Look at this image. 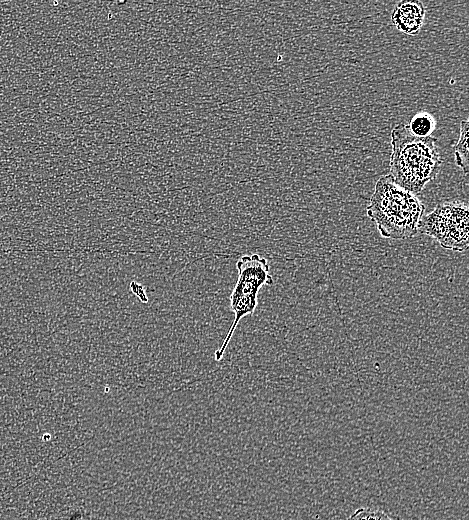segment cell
<instances>
[{"instance_id":"obj_1","label":"cell","mask_w":469,"mask_h":520,"mask_svg":"<svg viewBox=\"0 0 469 520\" xmlns=\"http://www.w3.org/2000/svg\"><path fill=\"white\" fill-rule=\"evenodd\" d=\"M441 166L436 138L417 137L406 124L394 126L391 131L389 175L397 186L417 195L435 179Z\"/></svg>"},{"instance_id":"obj_2","label":"cell","mask_w":469,"mask_h":520,"mask_svg":"<svg viewBox=\"0 0 469 520\" xmlns=\"http://www.w3.org/2000/svg\"><path fill=\"white\" fill-rule=\"evenodd\" d=\"M424 210V204L415 194L397 186L387 174L375 183L367 215L383 237L408 239L419 232Z\"/></svg>"},{"instance_id":"obj_3","label":"cell","mask_w":469,"mask_h":520,"mask_svg":"<svg viewBox=\"0 0 469 520\" xmlns=\"http://www.w3.org/2000/svg\"><path fill=\"white\" fill-rule=\"evenodd\" d=\"M236 268L238 279L230 295V308L234 314V321L223 344L214 354L216 361L222 359L240 320L254 313L258 305V293L261 287L271 286L274 283L267 259L258 254L240 257L236 262Z\"/></svg>"},{"instance_id":"obj_4","label":"cell","mask_w":469,"mask_h":520,"mask_svg":"<svg viewBox=\"0 0 469 520\" xmlns=\"http://www.w3.org/2000/svg\"><path fill=\"white\" fill-rule=\"evenodd\" d=\"M468 225L467 204L442 201L422 217L419 231L435 238L445 249L464 251L468 247Z\"/></svg>"},{"instance_id":"obj_5","label":"cell","mask_w":469,"mask_h":520,"mask_svg":"<svg viewBox=\"0 0 469 520\" xmlns=\"http://www.w3.org/2000/svg\"><path fill=\"white\" fill-rule=\"evenodd\" d=\"M426 9L418 0H403L398 2L391 14L394 26L407 35H417L423 26Z\"/></svg>"},{"instance_id":"obj_6","label":"cell","mask_w":469,"mask_h":520,"mask_svg":"<svg viewBox=\"0 0 469 520\" xmlns=\"http://www.w3.org/2000/svg\"><path fill=\"white\" fill-rule=\"evenodd\" d=\"M468 130V120H462L460 122L459 138L453 147L455 163L459 168H461L464 175H467L469 171Z\"/></svg>"},{"instance_id":"obj_7","label":"cell","mask_w":469,"mask_h":520,"mask_svg":"<svg viewBox=\"0 0 469 520\" xmlns=\"http://www.w3.org/2000/svg\"><path fill=\"white\" fill-rule=\"evenodd\" d=\"M435 126L436 121L431 114L419 112L412 117L408 128L417 137H428L435 129Z\"/></svg>"},{"instance_id":"obj_8","label":"cell","mask_w":469,"mask_h":520,"mask_svg":"<svg viewBox=\"0 0 469 520\" xmlns=\"http://www.w3.org/2000/svg\"><path fill=\"white\" fill-rule=\"evenodd\" d=\"M347 520H398L386 512L373 508H359Z\"/></svg>"}]
</instances>
